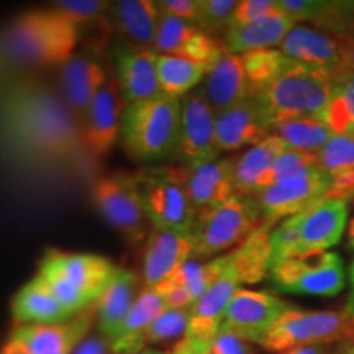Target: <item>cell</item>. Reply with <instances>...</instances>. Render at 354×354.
Listing matches in <instances>:
<instances>
[{"mask_svg": "<svg viewBox=\"0 0 354 354\" xmlns=\"http://www.w3.org/2000/svg\"><path fill=\"white\" fill-rule=\"evenodd\" d=\"M328 192L330 176L322 166H315L259 190L254 197L263 212L264 223L274 227L276 221L297 215L326 198Z\"/></svg>", "mask_w": 354, "mask_h": 354, "instance_id": "cell-11", "label": "cell"}, {"mask_svg": "<svg viewBox=\"0 0 354 354\" xmlns=\"http://www.w3.org/2000/svg\"><path fill=\"white\" fill-rule=\"evenodd\" d=\"M349 354H354V343L349 346Z\"/></svg>", "mask_w": 354, "mask_h": 354, "instance_id": "cell-56", "label": "cell"}, {"mask_svg": "<svg viewBox=\"0 0 354 354\" xmlns=\"http://www.w3.org/2000/svg\"><path fill=\"white\" fill-rule=\"evenodd\" d=\"M272 133L284 141L287 148L315 154L320 153L333 138V131L322 117H300L287 120L274 127Z\"/></svg>", "mask_w": 354, "mask_h": 354, "instance_id": "cell-34", "label": "cell"}, {"mask_svg": "<svg viewBox=\"0 0 354 354\" xmlns=\"http://www.w3.org/2000/svg\"><path fill=\"white\" fill-rule=\"evenodd\" d=\"M180 112V99L166 94L127 105L118 136L123 151L136 161L172 156L179 138Z\"/></svg>", "mask_w": 354, "mask_h": 354, "instance_id": "cell-4", "label": "cell"}, {"mask_svg": "<svg viewBox=\"0 0 354 354\" xmlns=\"http://www.w3.org/2000/svg\"><path fill=\"white\" fill-rule=\"evenodd\" d=\"M194 258H196V243L192 233L153 227L146 240L143 259L146 287L149 289L158 287Z\"/></svg>", "mask_w": 354, "mask_h": 354, "instance_id": "cell-17", "label": "cell"}, {"mask_svg": "<svg viewBox=\"0 0 354 354\" xmlns=\"http://www.w3.org/2000/svg\"><path fill=\"white\" fill-rule=\"evenodd\" d=\"M294 308L286 300L264 290L240 289L225 312L221 328L248 343L261 344L276 322L287 310Z\"/></svg>", "mask_w": 354, "mask_h": 354, "instance_id": "cell-12", "label": "cell"}, {"mask_svg": "<svg viewBox=\"0 0 354 354\" xmlns=\"http://www.w3.org/2000/svg\"><path fill=\"white\" fill-rule=\"evenodd\" d=\"M179 138L174 156L184 166H197L218 158L215 133V112L202 92L192 91L180 99Z\"/></svg>", "mask_w": 354, "mask_h": 354, "instance_id": "cell-13", "label": "cell"}, {"mask_svg": "<svg viewBox=\"0 0 354 354\" xmlns=\"http://www.w3.org/2000/svg\"><path fill=\"white\" fill-rule=\"evenodd\" d=\"M197 32L198 28L196 25L177 19V17H172L169 13L161 10V19H159V26L153 50L158 55L177 56L183 51L185 44L196 37Z\"/></svg>", "mask_w": 354, "mask_h": 354, "instance_id": "cell-38", "label": "cell"}, {"mask_svg": "<svg viewBox=\"0 0 354 354\" xmlns=\"http://www.w3.org/2000/svg\"><path fill=\"white\" fill-rule=\"evenodd\" d=\"M136 289H138L136 274L125 269H117L107 289L97 299L95 312L99 318L100 333L110 343L120 333L123 322L130 313L135 300L138 299Z\"/></svg>", "mask_w": 354, "mask_h": 354, "instance_id": "cell-26", "label": "cell"}, {"mask_svg": "<svg viewBox=\"0 0 354 354\" xmlns=\"http://www.w3.org/2000/svg\"><path fill=\"white\" fill-rule=\"evenodd\" d=\"M38 277L44 282V286L51 290V294L69 310L73 315L81 313L84 310L88 308V305L94 304V300L87 297L84 292H81L77 287H74L71 282L59 276H53V274H38Z\"/></svg>", "mask_w": 354, "mask_h": 354, "instance_id": "cell-43", "label": "cell"}, {"mask_svg": "<svg viewBox=\"0 0 354 354\" xmlns=\"http://www.w3.org/2000/svg\"><path fill=\"white\" fill-rule=\"evenodd\" d=\"M73 354H112V346L104 336H92L84 339Z\"/></svg>", "mask_w": 354, "mask_h": 354, "instance_id": "cell-49", "label": "cell"}, {"mask_svg": "<svg viewBox=\"0 0 354 354\" xmlns=\"http://www.w3.org/2000/svg\"><path fill=\"white\" fill-rule=\"evenodd\" d=\"M233 165L234 158H216L203 165L179 167L196 214L214 209L236 196Z\"/></svg>", "mask_w": 354, "mask_h": 354, "instance_id": "cell-19", "label": "cell"}, {"mask_svg": "<svg viewBox=\"0 0 354 354\" xmlns=\"http://www.w3.org/2000/svg\"><path fill=\"white\" fill-rule=\"evenodd\" d=\"M336 354H349V346L344 349V351H342V353H336Z\"/></svg>", "mask_w": 354, "mask_h": 354, "instance_id": "cell-55", "label": "cell"}, {"mask_svg": "<svg viewBox=\"0 0 354 354\" xmlns=\"http://www.w3.org/2000/svg\"><path fill=\"white\" fill-rule=\"evenodd\" d=\"M322 118L333 135L354 138V74L336 81L333 97Z\"/></svg>", "mask_w": 354, "mask_h": 354, "instance_id": "cell-36", "label": "cell"}, {"mask_svg": "<svg viewBox=\"0 0 354 354\" xmlns=\"http://www.w3.org/2000/svg\"><path fill=\"white\" fill-rule=\"evenodd\" d=\"M113 71L125 107L162 94L158 79V53L153 48H120L115 55Z\"/></svg>", "mask_w": 354, "mask_h": 354, "instance_id": "cell-18", "label": "cell"}, {"mask_svg": "<svg viewBox=\"0 0 354 354\" xmlns=\"http://www.w3.org/2000/svg\"><path fill=\"white\" fill-rule=\"evenodd\" d=\"M209 68L180 56L158 55V79L162 94L183 99L205 79Z\"/></svg>", "mask_w": 354, "mask_h": 354, "instance_id": "cell-33", "label": "cell"}, {"mask_svg": "<svg viewBox=\"0 0 354 354\" xmlns=\"http://www.w3.org/2000/svg\"><path fill=\"white\" fill-rule=\"evenodd\" d=\"M315 166H320L318 154L304 153V151H297V149L287 148L286 151L282 153L276 161H274L271 169L263 176V179H261L259 183V190L269 187V185L281 183V180L289 179V177L299 174V172Z\"/></svg>", "mask_w": 354, "mask_h": 354, "instance_id": "cell-39", "label": "cell"}, {"mask_svg": "<svg viewBox=\"0 0 354 354\" xmlns=\"http://www.w3.org/2000/svg\"><path fill=\"white\" fill-rule=\"evenodd\" d=\"M77 39L79 26L53 8L21 13L0 30V74L59 68Z\"/></svg>", "mask_w": 354, "mask_h": 354, "instance_id": "cell-2", "label": "cell"}, {"mask_svg": "<svg viewBox=\"0 0 354 354\" xmlns=\"http://www.w3.org/2000/svg\"><path fill=\"white\" fill-rule=\"evenodd\" d=\"M343 312L354 315V261L349 266V295L346 304H344Z\"/></svg>", "mask_w": 354, "mask_h": 354, "instance_id": "cell-51", "label": "cell"}, {"mask_svg": "<svg viewBox=\"0 0 354 354\" xmlns=\"http://www.w3.org/2000/svg\"><path fill=\"white\" fill-rule=\"evenodd\" d=\"M12 315L20 325H51L68 322L73 313L37 276L15 294L12 300Z\"/></svg>", "mask_w": 354, "mask_h": 354, "instance_id": "cell-28", "label": "cell"}, {"mask_svg": "<svg viewBox=\"0 0 354 354\" xmlns=\"http://www.w3.org/2000/svg\"><path fill=\"white\" fill-rule=\"evenodd\" d=\"M269 277L281 292L315 297H335L346 286L343 259L333 251L279 261Z\"/></svg>", "mask_w": 354, "mask_h": 354, "instance_id": "cell-9", "label": "cell"}, {"mask_svg": "<svg viewBox=\"0 0 354 354\" xmlns=\"http://www.w3.org/2000/svg\"><path fill=\"white\" fill-rule=\"evenodd\" d=\"M162 12L196 25L201 10V0H161L158 2Z\"/></svg>", "mask_w": 354, "mask_h": 354, "instance_id": "cell-47", "label": "cell"}, {"mask_svg": "<svg viewBox=\"0 0 354 354\" xmlns=\"http://www.w3.org/2000/svg\"><path fill=\"white\" fill-rule=\"evenodd\" d=\"M210 354H253V349L240 336L220 330L210 342Z\"/></svg>", "mask_w": 354, "mask_h": 354, "instance_id": "cell-46", "label": "cell"}, {"mask_svg": "<svg viewBox=\"0 0 354 354\" xmlns=\"http://www.w3.org/2000/svg\"><path fill=\"white\" fill-rule=\"evenodd\" d=\"M0 138L24 165L46 172L86 154L63 92L41 79H17L0 91Z\"/></svg>", "mask_w": 354, "mask_h": 354, "instance_id": "cell-1", "label": "cell"}, {"mask_svg": "<svg viewBox=\"0 0 354 354\" xmlns=\"http://www.w3.org/2000/svg\"><path fill=\"white\" fill-rule=\"evenodd\" d=\"M215 113L241 104L250 97V86L240 55H232L227 50L212 64L202 87L198 88Z\"/></svg>", "mask_w": 354, "mask_h": 354, "instance_id": "cell-22", "label": "cell"}, {"mask_svg": "<svg viewBox=\"0 0 354 354\" xmlns=\"http://www.w3.org/2000/svg\"><path fill=\"white\" fill-rule=\"evenodd\" d=\"M110 13L123 35L141 48L154 46L161 8L153 0H120L112 2Z\"/></svg>", "mask_w": 354, "mask_h": 354, "instance_id": "cell-31", "label": "cell"}, {"mask_svg": "<svg viewBox=\"0 0 354 354\" xmlns=\"http://www.w3.org/2000/svg\"><path fill=\"white\" fill-rule=\"evenodd\" d=\"M241 61L250 86V95L276 81L294 63V59L286 56L281 50L251 51L241 55Z\"/></svg>", "mask_w": 354, "mask_h": 354, "instance_id": "cell-35", "label": "cell"}, {"mask_svg": "<svg viewBox=\"0 0 354 354\" xmlns=\"http://www.w3.org/2000/svg\"><path fill=\"white\" fill-rule=\"evenodd\" d=\"M169 354H210V343L184 338Z\"/></svg>", "mask_w": 354, "mask_h": 354, "instance_id": "cell-50", "label": "cell"}, {"mask_svg": "<svg viewBox=\"0 0 354 354\" xmlns=\"http://www.w3.org/2000/svg\"><path fill=\"white\" fill-rule=\"evenodd\" d=\"M92 198L104 220L131 245L148 240L153 225L141 207L131 174H112L97 179L92 187Z\"/></svg>", "mask_w": 354, "mask_h": 354, "instance_id": "cell-10", "label": "cell"}, {"mask_svg": "<svg viewBox=\"0 0 354 354\" xmlns=\"http://www.w3.org/2000/svg\"><path fill=\"white\" fill-rule=\"evenodd\" d=\"M286 149L287 146L284 141L271 133L264 140H261L258 145L251 146L240 156L234 158L233 179L236 194L254 197L259 190V183L263 176L271 169L274 161Z\"/></svg>", "mask_w": 354, "mask_h": 354, "instance_id": "cell-29", "label": "cell"}, {"mask_svg": "<svg viewBox=\"0 0 354 354\" xmlns=\"http://www.w3.org/2000/svg\"><path fill=\"white\" fill-rule=\"evenodd\" d=\"M346 246L348 250L354 251V218L349 221L346 228Z\"/></svg>", "mask_w": 354, "mask_h": 354, "instance_id": "cell-53", "label": "cell"}, {"mask_svg": "<svg viewBox=\"0 0 354 354\" xmlns=\"http://www.w3.org/2000/svg\"><path fill=\"white\" fill-rule=\"evenodd\" d=\"M279 354H325V346L318 344V346H304V348H294L289 351L279 353Z\"/></svg>", "mask_w": 354, "mask_h": 354, "instance_id": "cell-52", "label": "cell"}, {"mask_svg": "<svg viewBox=\"0 0 354 354\" xmlns=\"http://www.w3.org/2000/svg\"><path fill=\"white\" fill-rule=\"evenodd\" d=\"M346 227V198H323L313 203L272 228V264L295 256L330 251L342 240Z\"/></svg>", "mask_w": 354, "mask_h": 354, "instance_id": "cell-5", "label": "cell"}, {"mask_svg": "<svg viewBox=\"0 0 354 354\" xmlns=\"http://www.w3.org/2000/svg\"><path fill=\"white\" fill-rule=\"evenodd\" d=\"M272 228L263 223L246 241L225 254V272L236 277L240 284H256L268 277L272 268Z\"/></svg>", "mask_w": 354, "mask_h": 354, "instance_id": "cell-25", "label": "cell"}, {"mask_svg": "<svg viewBox=\"0 0 354 354\" xmlns=\"http://www.w3.org/2000/svg\"><path fill=\"white\" fill-rule=\"evenodd\" d=\"M107 81L104 66L88 55H73L59 66V88L77 123Z\"/></svg>", "mask_w": 354, "mask_h": 354, "instance_id": "cell-20", "label": "cell"}, {"mask_svg": "<svg viewBox=\"0 0 354 354\" xmlns=\"http://www.w3.org/2000/svg\"><path fill=\"white\" fill-rule=\"evenodd\" d=\"M297 24L290 17L279 13L256 24L228 26L223 32V44L232 55H246L258 50H276Z\"/></svg>", "mask_w": 354, "mask_h": 354, "instance_id": "cell-27", "label": "cell"}, {"mask_svg": "<svg viewBox=\"0 0 354 354\" xmlns=\"http://www.w3.org/2000/svg\"><path fill=\"white\" fill-rule=\"evenodd\" d=\"M140 354H166V353H161V351H154V349H143Z\"/></svg>", "mask_w": 354, "mask_h": 354, "instance_id": "cell-54", "label": "cell"}, {"mask_svg": "<svg viewBox=\"0 0 354 354\" xmlns=\"http://www.w3.org/2000/svg\"><path fill=\"white\" fill-rule=\"evenodd\" d=\"M112 7V2L107 0H57L53 3V10L68 19L76 26L87 24V21L100 20L107 15Z\"/></svg>", "mask_w": 354, "mask_h": 354, "instance_id": "cell-41", "label": "cell"}, {"mask_svg": "<svg viewBox=\"0 0 354 354\" xmlns=\"http://www.w3.org/2000/svg\"><path fill=\"white\" fill-rule=\"evenodd\" d=\"M236 6V0H201L196 26L209 35L227 30Z\"/></svg>", "mask_w": 354, "mask_h": 354, "instance_id": "cell-42", "label": "cell"}, {"mask_svg": "<svg viewBox=\"0 0 354 354\" xmlns=\"http://www.w3.org/2000/svg\"><path fill=\"white\" fill-rule=\"evenodd\" d=\"M166 310V304L162 302L156 289L146 287L145 290H141L138 299L133 304L130 313L123 322L120 333L110 343L112 354H140L143 351L141 335Z\"/></svg>", "mask_w": 354, "mask_h": 354, "instance_id": "cell-30", "label": "cell"}, {"mask_svg": "<svg viewBox=\"0 0 354 354\" xmlns=\"http://www.w3.org/2000/svg\"><path fill=\"white\" fill-rule=\"evenodd\" d=\"M279 50L290 59L330 71L336 79H339L342 44L338 39L320 30L295 26L287 35Z\"/></svg>", "mask_w": 354, "mask_h": 354, "instance_id": "cell-24", "label": "cell"}, {"mask_svg": "<svg viewBox=\"0 0 354 354\" xmlns=\"http://www.w3.org/2000/svg\"><path fill=\"white\" fill-rule=\"evenodd\" d=\"M225 272V254L216 256V258L201 263L197 259H190L183 268L177 271L174 276L167 281L176 282L183 286L192 294L194 300H197L215 284Z\"/></svg>", "mask_w": 354, "mask_h": 354, "instance_id": "cell-37", "label": "cell"}, {"mask_svg": "<svg viewBox=\"0 0 354 354\" xmlns=\"http://www.w3.org/2000/svg\"><path fill=\"white\" fill-rule=\"evenodd\" d=\"M117 269L104 256L50 250L39 263L38 274L63 277L97 302V299L107 289Z\"/></svg>", "mask_w": 354, "mask_h": 354, "instance_id": "cell-16", "label": "cell"}, {"mask_svg": "<svg viewBox=\"0 0 354 354\" xmlns=\"http://www.w3.org/2000/svg\"><path fill=\"white\" fill-rule=\"evenodd\" d=\"M263 223V212L256 197L240 194L214 209L198 212L190 228L196 258H209L240 246Z\"/></svg>", "mask_w": 354, "mask_h": 354, "instance_id": "cell-6", "label": "cell"}, {"mask_svg": "<svg viewBox=\"0 0 354 354\" xmlns=\"http://www.w3.org/2000/svg\"><path fill=\"white\" fill-rule=\"evenodd\" d=\"M216 149L218 153L236 151L245 146H254L271 135V130L263 120L253 97H248L241 104L215 113Z\"/></svg>", "mask_w": 354, "mask_h": 354, "instance_id": "cell-21", "label": "cell"}, {"mask_svg": "<svg viewBox=\"0 0 354 354\" xmlns=\"http://www.w3.org/2000/svg\"><path fill=\"white\" fill-rule=\"evenodd\" d=\"M154 289L161 295L162 302L166 304L167 308H190L196 304L192 294L185 287L176 284V282L165 281L158 287H154Z\"/></svg>", "mask_w": 354, "mask_h": 354, "instance_id": "cell-45", "label": "cell"}, {"mask_svg": "<svg viewBox=\"0 0 354 354\" xmlns=\"http://www.w3.org/2000/svg\"><path fill=\"white\" fill-rule=\"evenodd\" d=\"M240 286L236 277L223 272V276L190 307L189 325L184 338L210 343L220 331L228 304L241 289Z\"/></svg>", "mask_w": 354, "mask_h": 354, "instance_id": "cell-23", "label": "cell"}, {"mask_svg": "<svg viewBox=\"0 0 354 354\" xmlns=\"http://www.w3.org/2000/svg\"><path fill=\"white\" fill-rule=\"evenodd\" d=\"M322 169L330 176L326 198H346L354 194V138L333 135L328 145L318 153Z\"/></svg>", "mask_w": 354, "mask_h": 354, "instance_id": "cell-32", "label": "cell"}, {"mask_svg": "<svg viewBox=\"0 0 354 354\" xmlns=\"http://www.w3.org/2000/svg\"><path fill=\"white\" fill-rule=\"evenodd\" d=\"M131 176L141 207L154 228L190 232L197 214L179 167H146Z\"/></svg>", "mask_w": 354, "mask_h": 354, "instance_id": "cell-7", "label": "cell"}, {"mask_svg": "<svg viewBox=\"0 0 354 354\" xmlns=\"http://www.w3.org/2000/svg\"><path fill=\"white\" fill-rule=\"evenodd\" d=\"M125 109L117 84L105 82L79 122V136L84 153L91 158H104L120 136L122 112Z\"/></svg>", "mask_w": 354, "mask_h": 354, "instance_id": "cell-15", "label": "cell"}, {"mask_svg": "<svg viewBox=\"0 0 354 354\" xmlns=\"http://www.w3.org/2000/svg\"><path fill=\"white\" fill-rule=\"evenodd\" d=\"M336 76L322 68L294 61L284 73L253 97L272 133L279 123L300 117H322L333 97Z\"/></svg>", "mask_w": 354, "mask_h": 354, "instance_id": "cell-3", "label": "cell"}, {"mask_svg": "<svg viewBox=\"0 0 354 354\" xmlns=\"http://www.w3.org/2000/svg\"><path fill=\"white\" fill-rule=\"evenodd\" d=\"M338 41L342 44V64H339V79H342L354 74V30Z\"/></svg>", "mask_w": 354, "mask_h": 354, "instance_id": "cell-48", "label": "cell"}, {"mask_svg": "<svg viewBox=\"0 0 354 354\" xmlns=\"http://www.w3.org/2000/svg\"><path fill=\"white\" fill-rule=\"evenodd\" d=\"M166 354H169V353H166Z\"/></svg>", "mask_w": 354, "mask_h": 354, "instance_id": "cell-57", "label": "cell"}, {"mask_svg": "<svg viewBox=\"0 0 354 354\" xmlns=\"http://www.w3.org/2000/svg\"><path fill=\"white\" fill-rule=\"evenodd\" d=\"M335 342H354V315L290 308L279 318L259 346L272 353H284Z\"/></svg>", "mask_w": 354, "mask_h": 354, "instance_id": "cell-8", "label": "cell"}, {"mask_svg": "<svg viewBox=\"0 0 354 354\" xmlns=\"http://www.w3.org/2000/svg\"><path fill=\"white\" fill-rule=\"evenodd\" d=\"M282 13L277 7V0H241L234 8L228 26H241L256 24L269 17Z\"/></svg>", "mask_w": 354, "mask_h": 354, "instance_id": "cell-44", "label": "cell"}, {"mask_svg": "<svg viewBox=\"0 0 354 354\" xmlns=\"http://www.w3.org/2000/svg\"><path fill=\"white\" fill-rule=\"evenodd\" d=\"M189 317L190 308H167L141 335V346L146 349V346L151 343H161L166 342V339L185 335V330H187L189 325Z\"/></svg>", "mask_w": 354, "mask_h": 354, "instance_id": "cell-40", "label": "cell"}, {"mask_svg": "<svg viewBox=\"0 0 354 354\" xmlns=\"http://www.w3.org/2000/svg\"><path fill=\"white\" fill-rule=\"evenodd\" d=\"M92 317V310L87 308L64 323L20 325L0 354H73L91 328Z\"/></svg>", "mask_w": 354, "mask_h": 354, "instance_id": "cell-14", "label": "cell"}]
</instances>
